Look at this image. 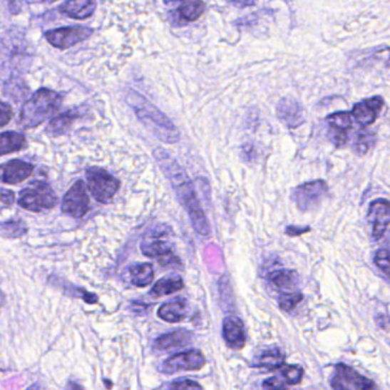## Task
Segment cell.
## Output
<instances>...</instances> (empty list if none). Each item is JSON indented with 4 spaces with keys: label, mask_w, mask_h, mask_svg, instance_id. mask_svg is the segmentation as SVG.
<instances>
[{
    "label": "cell",
    "mask_w": 390,
    "mask_h": 390,
    "mask_svg": "<svg viewBox=\"0 0 390 390\" xmlns=\"http://www.w3.org/2000/svg\"><path fill=\"white\" fill-rule=\"evenodd\" d=\"M155 158L158 162L168 181L171 183L178 200L185 208L190 217L191 225L194 227L195 232L202 237H207L211 234V228L206 217L205 212L202 211L200 200L197 198L194 185L189 179L179 163L172 158L171 155L164 149L155 150Z\"/></svg>",
    "instance_id": "cell-1"
},
{
    "label": "cell",
    "mask_w": 390,
    "mask_h": 390,
    "mask_svg": "<svg viewBox=\"0 0 390 390\" xmlns=\"http://www.w3.org/2000/svg\"><path fill=\"white\" fill-rule=\"evenodd\" d=\"M128 100L140 122L153 132V135L165 143H177L179 141V130L160 110L133 91L128 93Z\"/></svg>",
    "instance_id": "cell-2"
},
{
    "label": "cell",
    "mask_w": 390,
    "mask_h": 390,
    "mask_svg": "<svg viewBox=\"0 0 390 390\" xmlns=\"http://www.w3.org/2000/svg\"><path fill=\"white\" fill-rule=\"evenodd\" d=\"M62 106V96L54 91L41 88L24 103L21 111V124L34 128L52 117Z\"/></svg>",
    "instance_id": "cell-3"
},
{
    "label": "cell",
    "mask_w": 390,
    "mask_h": 390,
    "mask_svg": "<svg viewBox=\"0 0 390 390\" xmlns=\"http://www.w3.org/2000/svg\"><path fill=\"white\" fill-rule=\"evenodd\" d=\"M58 196L52 187L41 180L32 181L26 188L22 189L18 200L21 207L30 212L51 210L58 204Z\"/></svg>",
    "instance_id": "cell-4"
},
{
    "label": "cell",
    "mask_w": 390,
    "mask_h": 390,
    "mask_svg": "<svg viewBox=\"0 0 390 390\" xmlns=\"http://www.w3.org/2000/svg\"><path fill=\"white\" fill-rule=\"evenodd\" d=\"M86 180L91 194L102 204H109L120 187L116 178L100 168H87Z\"/></svg>",
    "instance_id": "cell-5"
},
{
    "label": "cell",
    "mask_w": 390,
    "mask_h": 390,
    "mask_svg": "<svg viewBox=\"0 0 390 390\" xmlns=\"http://www.w3.org/2000/svg\"><path fill=\"white\" fill-rule=\"evenodd\" d=\"M164 235H149L142 240V253L150 259H156L159 265L165 268H177L183 266V261L174 253L173 247L168 240L163 238Z\"/></svg>",
    "instance_id": "cell-6"
},
{
    "label": "cell",
    "mask_w": 390,
    "mask_h": 390,
    "mask_svg": "<svg viewBox=\"0 0 390 390\" xmlns=\"http://www.w3.org/2000/svg\"><path fill=\"white\" fill-rule=\"evenodd\" d=\"M205 363V357L200 350H185L183 353L170 356L166 361H163L158 370L166 374H173L183 371H200L204 367Z\"/></svg>",
    "instance_id": "cell-7"
},
{
    "label": "cell",
    "mask_w": 390,
    "mask_h": 390,
    "mask_svg": "<svg viewBox=\"0 0 390 390\" xmlns=\"http://www.w3.org/2000/svg\"><path fill=\"white\" fill-rule=\"evenodd\" d=\"M327 193V185L323 180L304 183L294 188L292 200L300 211H310L319 205Z\"/></svg>",
    "instance_id": "cell-8"
},
{
    "label": "cell",
    "mask_w": 390,
    "mask_h": 390,
    "mask_svg": "<svg viewBox=\"0 0 390 390\" xmlns=\"http://www.w3.org/2000/svg\"><path fill=\"white\" fill-rule=\"evenodd\" d=\"M90 210V196L87 193V185L83 180L71 185V188L64 195L62 202V212L69 217H85V214Z\"/></svg>",
    "instance_id": "cell-9"
},
{
    "label": "cell",
    "mask_w": 390,
    "mask_h": 390,
    "mask_svg": "<svg viewBox=\"0 0 390 390\" xmlns=\"http://www.w3.org/2000/svg\"><path fill=\"white\" fill-rule=\"evenodd\" d=\"M93 29L86 26H68L45 32V38L56 48H69L92 36Z\"/></svg>",
    "instance_id": "cell-10"
},
{
    "label": "cell",
    "mask_w": 390,
    "mask_h": 390,
    "mask_svg": "<svg viewBox=\"0 0 390 390\" xmlns=\"http://www.w3.org/2000/svg\"><path fill=\"white\" fill-rule=\"evenodd\" d=\"M331 386L334 389H373L376 384L371 380L361 376L351 367L346 364H338L336 366V374L331 380Z\"/></svg>",
    "instance_id": "cell-11"
},
{
    "label": "cell",
    "mask_w": 390,
    "mask_h": 390,
    "mask_svg": "<svg viewBox=\"0 0 390 390\" xmlns=\"http://www.w3.org/2000/svg\"><path fill=\"white\" fill-rule=\"evenodd\" d=\"M369 222L373 226V238L380 240L390 225V202L384 198L373 200L367 214Z\"/></svg>",
    "instance_id": "cell-12"
},
{
    "label": "cell",
    "mask_w": 390,
    "mask_h": 390,
    "mask_svg": "<svg viewBox=\"0 0 390 390\" xmlns=\"http://www.w3.org/2000/svg\"><path fill=\"white\" fill-rule=\"evenodd\" d=\"M223 340L229 348L242 349L246 344V329L240 317L229 316L222 323Z\"/></svg>",
    "instance_id": "cell-13"
},
{
    "label": "cell",
    "mask_w": 390,
    "mask_h": 390,
    "mask_svg": "<svg viewBox=\"0 0 390 390\" xmlns=\"http://www.w3.org/2000/svg\"><path fill=\"white\" fill-rule=\"evenodd\" d=\"M278 118L281 119L287 128H295L304 123V108L300 102L291 96L282 98L277 107Z\"/></svg>",
    "instance_id": "cell-14"
},
{
    "label": "cell",
    "mask_w": 390,
    "mask_h": 390,
    "mask_svg": "<svg viewBox=\"0 0 390 390\" xmlns=\"http://www.w3.org/2000/svg\"><path fill=\"white\" fill-rule=\"evenodd\" d=\"M34 165L20 159H13L1 166V180L7 185H18L31 175Z\"/></svg>",
    "instance_id": "cell-15"
},
{
    "label": "cell",
    "mask_w": 390,
    "mask_h": 390,
    "mask_svg": "<svg viewBox=\"0 0 390 390\" xmlns=\"http://www.w3.org/2000/svg\"><path fill=\"white\" fill-rule=\"evenodd\" d=\"M382 106H384V101L381 98L376 96V98H369L355 104V107L351 110V116L361 126L365 128L374 123Z\"/></svg>",
    "instance_id": "cell-16"
},
{
    "label": "cell",
    "mask_w": 390,
    "mask_h": 390,
    "mask_svg": "<svg viewBox=\"0 0 390 390\" xmlns=\"http://www.w3.org/2000/svg\"><path fill=\"white\" fill-rule=\"evenodd\" d=\"M194 342V333L187 329H178L173 332L166 333L156 339L153 342V350L156 351H168L177 348L185 347Z\"/></svg>",
    "instance_id": "cell-17"
},
{
    "label": "cell",
    "mask_w": 390,
    "mask_h": 390,
    "mask_svg": "<svg viewBox=\"0 0 390 390\" xmlns=\"http://www.w3.org/2000/svg\"><path fill=\"white\" fill-rule=\"evenodd\" d=\"M96 7V0H68L61 7L62 13L76 20L90 18Z\"/></svg>",
    "instance_id": "cell-18"
},
{
    "label": "cell",
    "mask_w": 390,
    "mask_h": 390,
    "mask_svg": "<svg viewBox=\"0 0 390 390\" xmlns=\"http://www.w3.org/2000/svg\"><path fill=\"white\" fill-rule=\"evenodd\" d=\"M157 315L168 323H180L187 317V304L183 300L170 301L160 306Z\"/></svg>",
    "instance_id": "cell-19"
},
{
    "label": "cell",
    "mask_w": 390,
    "mask_h": 390,
    "mask_svg": "<svg viewBox=\"0 0 390 390\" xmlns=\"http://www.w3.org/2000/svg\"><path fill=\"white\" fill-rule=\"evenodd\" d=\"M183 287H185V283H183V279L180 276L160 278L150 289V295L153 298H160L164 295L180 292Z\"/></svg>",
    "instance_id": "cell-20"
},
{
    "label": "cell",
    "mask_w": 390,
    "mask_h": 390,
    "mask_svg": "<svg viewBox=\"0 0 390 390\" xmlns=\"http://www.w3.org/2000/svg\"><path fill=\"white\" fill-rule=\"evenodd\" d=\"M78 117V111L75 109L69 110L67 113H60L49 122L48 126H47V133L51 135H61V134L66 133Z\"/></svg>",
    "instance_id": "cell-21"
},
{
    "label": "cell",
    "mask_w": 390,
    "mask_h": 390,
    "mask_svg": "<svg viewBox=\"0 0 390 390\" xmlns=\"http://www.w3.org/2000/svg\"><path fill=\"white\" fill-rule=\"evenodd\" d=\"M128 272H130V283L136 287H147L153 283L155 278V272L150 263L134 265L130 267Z\"/></svg>",
    "instance_id": "cell-22"
},
{
    "label": "cell",
    "mask_w": 390,
    "mask_h": 390,
    "mask_svg": "<svg viewBox=\"0 0 390 390\" xmlns=\"http://www.w3.org/2000/svg\"><path fill=\"white\" fill-rule=\"evenodd\" d=\"M26 147V136L19 132H4L0 136V153L3 156Z\"/></svg>",
    "instance_id": "cell-23"
},
{
    "label": "cell",
    "mask_w": 390,
    "mask_h": 390,
    "mask_svg": "<svg viewBox=\"0 0 390 390\" xmlns=\"http://www.w3.org/2000/svg\"><path fill=\"white\" fill-rule=\"evenodd\" d=\"M298 272L287 269L276 270L269 276V282L272 283V287L279 289H292L298 284Z\"/></svg>",
    "instance_id": "cell-24"
},
{
    "label": "cell",
    "mask_w": 390,
    "mask_h": 390,
    "mask_svg": "<svg viewBox=\"0 0 390 390\" xmlns=\"http://www.w3.org/2000/svg\"><path fill=\"white\" fill-rule=\"evenodd\" d=\"M284 364H285V356L281 350L270 349L261 355L255 366L266 369L268 371H276L279 370Z\"/></svg>",
    "instance_id": "cell-25"
},
{
    "label": "cell",
    "mask_w": 390,
    "mask_h": 390,
    "mask_svg": "<svg viewBox=\"0 0 390 390\" xmlns=\"http://www.w3.org/2000/svg\"><path fill=\"white\" fill-rule=\"evenodd\" d=\"M205 4L202 0H188L179 7L178 12L183 20L193 22L198 20L205 11Z\"/></svg>",
    "instance_id": "cell-26"
},
{
    "label": "cell",
    "mask_w": 390,
    "mask_h": 390,
    "mask_svg": "<svg viewBox=\"0 0 390 390\" xmlns=\"http://www.w3.org/2000/svg\"><path fill=\"white\" fill-rule=\"evenodd\" d=\"M28 232V228L24 226V223L16 220H9L5 222L1 223V236L4 238H13L22 237Z\"/></svg>",
    "instance_id": "cell-27"
},
{
    "label": "cell",
    "mask_w": 390,
    "mask_h": 390,
    "mask_svg": "<svg viewBox=\"0 0 390 390\" xmlns=\"http://www.w3.org/2000/svg\"><path fill=\"white\" fill-rule=\"evenodd\" d=\"M327 124L333 128V130H349L353 125V119H351V113H337L329 115L327 118Z\"/></svg>",
    "instance_id": "cell-28"
},
{
    "label": "cell",
    "mask_w": 390,
    "mask_h": 390,
    "mask_svg": "<svg viewBox=\"0 0 390 390\" xmlns=\"http://www.w3.org/2000/svg\"><path fill=\"white\" fill-rule=\"evenodd\" d=\"M376 143V135L370 130H361L356 138L355 148L357 153L365 155Z\"/></svg>",
    "instance_id": "cell-29"
},
{
    "label": "cell",
    "mask_w": 390,
    "mask_h": 390,
    "mask_svg": "<svg viewBox=\"0 0 390 390\" xmlns=\"http://www.w3.org/2000/svg\"><path fill=\"white\" fill-rule=\"evenodd\" d=\"M304 295L299 292H285L278 299V306L284 312H292L300 304Z\"/></svg>",
    "instance_id": "cell-30"
},
{
    "label": "cell",
    "mask_w": 390,
    "mask_h": 390,
    "mask_svg": "<svg viewBox=\"0 0 390 390\" xmlns=\"http://www.w3.org/2000/svg\"><path fill=\"white\" fill-rule=\"evenodd\" d=\"M304 376V369L299 365H289L282 372V378L287 386H295L300 384Z\"/></svg>",
    "instance_id": "cell-31"
},
{
    "label": "cell",
    "mask_w": 390,
    "mask_h": 390,
    "mask_svg": "<svg viewBox=\"0 0 390 390\" xmlns=\"http://www.w3.org/2000/svg\"><path fill=\"white\" fill-rule=\"evenodd\" d=\"M374 263L388 278H390V251L389 250H379L374 257Z\"/></svg>",
    "instance_id": "cell-32"
},
{
    "label": "cell",
    "mask_w": 390,
    "mask_h": 390,
    "mask_svg": "<svg viewBox=\"0 0 390 390\" xmlns=\"http://www.w3.org/2000/svg\"><path fill=\"white\" fill-rule=\"evenodd\" d=\"M287 387V384L284 381L282 376H272V378L267 379L266 381L263 382V388H266V389H284Z\"/></svg>",
    "instance_id": "cell-33"
},
{
    "label": "cell",
    "mask_w": 390,
    "mask_h": 390,
    "mask_svg": "<svg viewBox=\"0 0 390 390\" xmlns=\"http://www.w3.org/2000/svg\"><path fill=\"white\" fill-rule=\"evenodd\" d=\"M171 389H200L202 386L200 384H197L194 380H189V379H185V380H177V381L172 382L171 386H170Z\"/></svg>",
    "instance_id": "cell-34"
},
{
    "label": "cell",
    "mask_w": 390,
    "mask_h": 390,
    "mask_svg": "<svg viewBox=\"0 0 390 390\" xmlns=\"http://www.w3.org/2000/svg\"><path fill=\"white\" fill-rule=\"evenodd\" d=\"M0 109H1V113H0V119H1V128L6 126L11 119L13 117L12 108L9 107V104L5 103V102H1L0 104Z\"/></svg>",
    "instance_id": "cell-35"
},
{
    "label": "cell",
    "mask_w": 390,
    "mask_h": 390,
    "mask_svg": "<svg viewBox=\"0 0 390 390\" xmlns=\"http://www.w3.org/2000/svg\"><path fill=\"white\" fill-rule=\"evenodd\" d=\"M373 58L381 60V61H384L387 66H390V47H387V48L376 49L374 54H373Z\"/></svg>",
    "instance_id": "cell-36"
},
{
    "label": "cell",
    "mask_w": 390,
    "mask_h": 390,
    "mask_svg": "<svg viewBox=\"0 0 390 390\" xmlns=\"http://www.w3.org/2000/svg\"><path fill=\"white\" fill-rule=\"evenodd\" d=\"M15 195L13 191L7 190V189H1V204L3 206H11L14 204Z\"/></svg>",
    "instance_id": "cell-37"
},
{
    "label": "cell",
    "mask_w": 390,
    "mask_h": 390,
    "mask_svg": "<svg viewBox=\"0 0 390 390\" xmlns=\"http://www.w3.org/2000/svg\"><path fill=\"white\" fill-rule=\"evenodd\" d=\"M333 142L336 143L337 147H342V145H346V142H347V134H346L344 130H334Z\"/></svg>",
    "instance_id": "cell-38"
},
{
    "label": "cell",
    "mask_w": 390,
    "mask_h": 390,
    "mask_svg": "<svg viewBox=\"0 0 390 390\" xmlns=\"http://www.w3.org/2000/svg\"><path fill=\"white\" fill-rule=\"evenodd\" d=\"M227 1H228L229 4L234 5V6L243 9V7L255 6L257 0H227Z\"/></svg>",
    "instance_id": "cell-39"
},
{
    "label": "cell",
    "mask_w": 390,
    "mask_h": 390,
    "mask_svg": "<svg viewBox=\"0 0 390 390\" xmlns=\"http://www.w3.org/2000/svg\"><path fill=\"white\" fill-rule=\"evenodd\" d=\"M306 232H309V228L298 229L294 228V227H289L287 229V234H289V236H300Z\"/></svg>",
    "instance_id": "cell-40"
},
{
    "label": "cell",
    "mask_w": 390,
    "mask_h": 390,
    "mask_svg": "<svg viewBox=\"0 0 390 390\" xmlns=\"http://www.w3.org/2000/svg\"><path fill=\"white\" fill-rule=\"evenodd\" d=\"M165 4H175V3H180V1H183V3H185V1H188V0H164Z\"/></svg>",
    "instance_id": "cell-41"
},
{
    "label": "cell",
    "mask_w": 390,
    "mask_h": 390,
    "mask_svg": "<svg viewBox=\"0 0 390 390\" xmlns=\"http://www.w3.org/2000/svg\"><path fill=\"white\" fill-rule=\"evenodd\" d=\"M41 1H45V3H54V1H58V0H41Z\"/></svg>",
    "instance_id": "cell-42"
}]
</instances>
